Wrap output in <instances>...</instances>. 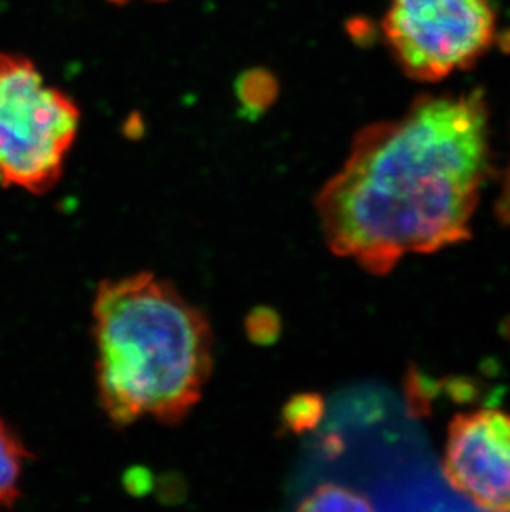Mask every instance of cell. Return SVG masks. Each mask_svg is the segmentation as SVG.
Returning a JSON list of instances; mask_svg holds the SVG:
<instances>
[{"label": "cell", "mask_w": 510, "mask_h": 512, "mask_svg": "<svg viewBox=\"0 0 510 512\" xmlns=\"http://www.w3.org/2000/svg\"><path fill=\"white\" fill-rule=\"evenodd\" d=\"M491 168L481 90L423 95L400 118L358 131L317 196L325 242L385 276L405 257L466 241Z\"/></svg>", "instance_id": "cell-1"}, {"label": "cell", "mask_w": 510, "mask_h": 512, "mask_svg": "<svg viewBox=\"0 0 510 512\" xmlns=\"http://www.w3.org/2000/svg\"><path fill=\"white\" fill-rule=\"evenodd\" d=\"M98 400L116 426L179 423L212 368L206 315L150 272L98 285L93 302Z\"/></svg>", "instance_id": "cell-2"}, {"label": "cell", "mask_w": 510, "mask_h": 512, "mask_svg": "<svg viewBox=\"0 0 510 512\" xmlns=\"http://www.w3.org/2000/svg\"><path fill=\"white\" fill-rule=\"evenodd\" d=\"M77 105L45 83L34 63L0 54V183L32 194L52 189L77 138Z\"/></svg>", "instance_id": "cell-3"}, {"label": "cell", "mask_w": 510, "mask_h": 512, "mask_svg": "<svg viewBox=\"0 0 510 512\" xmlns=\"http://www.w3.org/2000/svg\"><path fill=\"white\" fill-rule=\"evenodd\" d=\"M381 25L401 70L416 82L433 83L486 54L496 14L489 0H390Z\"/></svg>", "instance_id": "cell-4"}, {"label": "cell", "mask_w": 510, "mask_h": 512, "mask_svg": "<svg viewBox=\"0 0 510 512\" xmlns=\"http://www.w3.org/2000/svg\"><path fill=\"white\" fill-rule=\"evenodd\" d=\"M444 478L477 508L510 511V415L484 408L454 416L443 456Z\"/></svg>", "instance_id": "cell-5"}, {"label": "cell", "mask_w": 510, "mask_h": 512, "mask_svg": "<svg viewBox=\"0 0 510 512\" xmlns=\"http://www.w3.org/2000/svg\"><path fill=\"white\" fill-rule=\"evenodd\" d=\"M30 458L19 435L0 416V509H12L20 499V479Z\"/></svg>", "instance_id": "cell-6"}, {"label": "cell", "mask_w": 510, "mask_h": 512, "mask_svg": "<svg viewBox=\"0 0 510 512\" xmlns=\"http://www.w3.org/2000/svg\"><path fill=\"white\" fill-rule=\"evenodd\" d=\"M302 511H371L373 504L365 494L340 484H322L300 504Z\"/></svg>", "instance_id": "cell-7"}, {"label": "cell", "mask_w": 510, "mask_h": 512, "mask_svg": "<svg viewBox=\"0 0 510 512\" xmlns=\"http://www.w3.org/2000/svg\"><path fill=\"white\" fill-rule=\"evenodd\" d=\"M322 405L317 397H305L294 403V413L289 416V421L295 428H310L320 418Z\"/></svg>", "instance_id": "cell-8"}, {"label": "cell", "mask_w": 510, "mask_h": 512, "mask_svg": "<svg viewBox=\"0 0 510 512\" xmlns=\"http://www.w3.org/2000/svg\"><path fill=\"white\" fill-rule=\"evenodd\" d=\"M496 214L499 221L510 226V163L506 171V178L502 183L501 194L497 198Z\"/></svg>", "instance_id": "cell-9"}, {"label": "cell", "mask_w": 510, "mask_h": 512, "mask_svg": "<svg viewBox=\"0 0 510 512\" xmlns=\"http://www.w3.org/2000/svg\"><path fill=\"white\" fill-rule=\"evenodd\" d=\"M113 2H118V4H125V2H128V0H113Z\"/></svg>", "instance_id": "cell-10"}]
</instances>
